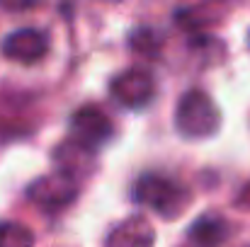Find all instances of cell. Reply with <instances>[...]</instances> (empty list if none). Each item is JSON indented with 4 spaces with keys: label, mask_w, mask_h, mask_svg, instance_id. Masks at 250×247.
Here are the masks:
<instances>
[{
    "label": "cell",
    "mask_w": 250,
    "mask_h": 247,
    "mask_svg": "<svg viewBox=\"0 0 250 247\" xmlns=\"http://www.w3.org/2000/svg\"><path fill=\"white\" fill-rule=\"evenodd\" d=\"M219 124H221V112L204 90L194 87L180 97L177 109H175V126L182 136L207 138L216 133Z\"/></svg>",
    "instance_id": "7a4b0ae2"
},
{
    "label": "cell",
    "mask_w": 250,
    "mask_h": 247,
    "mask_svg": "<svg viewBox=\"0 0 250 247\" xmlns=\"http://www.w3.org/2000/svg\"><path fill=\"white\" fill-rule=\"evenodd\" d=\"M46 51H49V39L42 29H34V27H22L7 34L2 41V54L20 63H34Z\"/></svg>",
    "instance_id": "8992f818"
},
{
    "label": "cell",
    "mask_w": 250,
    "mask_h": 247,
    "mask_svg": "<svg viewBox=\"0 0 250 247\" xmlns=\"http://www.w3.org/2000/svg\"><path fill=\"white\" fill-rule=\"evenodd\" d=\"M229 235V228L221 218L214 216H202L192 223L189 228V238L199 247H219Z\"/></svg>",
    "instance_id": "ba28073f"
},
{
    "label": "cell",
    "mask_w": 250,
    "mask_h": 247,
    "mask_svg": "<svg viewBox=\"0 0 250 247\" xmlns=\"http://www.w3.org/2000/svg\"><path fill=\"white\" fill-rule=\"evenodd\" d=\"M153 243L156 230L151 221L144 216H129L109 230L104 247H153Z\"/></svg>",
    "instance_id": "52a82bcc"
},
{
    "label": "cell",
    "mask_w": 250,
    "mask_h": 247,
    "mask_svg": "<svg viewBox=\"0 0 250 247\" xmlns=\"http://www.w3.org/2000/svg\"><path fill=\"white\" fill-rule=\"evenodd\" d=\"M76 196H78V182H76V177H71L66 172L44 174L37 182H32L27 189V199L46 211H59V209L73 204Z\"/></svg>",
    "instance_id": "3957f363"
},
{
    "label": "cell",
    "mask_w": 250,
    "mask_h": 247,
    "mask_svg": "<svg viewBox=\"0 0 250 247\" xmlns=\"http://www.w3.org/2000/svg\"><path fill=\"white\" fill-rule=\"evenodd\" d=\"M71 133L85 151H95L112 138V121L97 104H83L71 116Z\"/></svg>",
    "instance_id": "277c9868"
},
{
    "label": "cell",
    "mask_w": 250,
    "mask_h": 247,
    "mask_svg": "<svg viewBox=\"0 0 250 247\" xmlns=\"http://www.w3.org/2000/svg\"><path fill=\"white\" fill-rule=\"evenodd\" d=\"M248 41H250V39H248Z\"/></svg>",
    "instance_id": "7c38bea8"
},
{
    "label": "cell",
    "mask_w": 250,
    "mask_h": 247,
    "mask_svg": "<svg viewBox=\"0 0 250 247\" xmlns=\"http://www.w3.org/2000/svg\"><path fill=\"white\" fill-rule=\"evenodd\" d=\"M0 247H34V233L15 221L0 223Z\"/></svg>",
    "instance_id": "9c48e42d"
},
{
    "label": "cell",
    "mask_w": 250,
    "mask_h": 247,
    "mask_svg": "<svg viewBox=\"0 0 250 247\" xmlns=\"http://www.w3.org/2000/svg\"><path fill=\"white\" fill-rule=\"evenodd\" d=\"M129 46L144 56H153L161 49V37L151 29V27H139L131 37H129Z\"/></svg>",
    "instance_id": "30bf717a"
},
{
    "label": "cell",
    "mask_w": 250,
    "mask_h": 247,
    "mask_svg": "<svg viewBox=\"0 0 250 247\" xmlns=\"http://www.w3.org/2000/svg\"><path fill=\"white\" fill-rule=\"evenodd\" d=\"M153 78L141 71V68H129V71H122L112 85H109V92L112 97L122 104V107H129V109H139L144 104L151 102L153 97Z\"/></svg>",
    "instance_id": "5b68a950"
},
{
    "label": "cell",
    "mask_w": 250,
    "mask_h": 247,
    "mask_svg": "<svg viewBox=\"0 0 250 247\" xmlns=\"http://www.w3.org/2000/svg\"><path fill=\"white\" fill-rule=\"evenodd\" d=\"M238 201H241L243 206H250V187H248V189H246V191H243V196H241Z\"/></svg>",
    "instance_id": "8fae6325"
},
{
    "label": "cell",
    "mask_w": 250,
    "mask_h": 247,
    "mask_svg": "<svg viewBox=\"0 0 250 247\" xmlns=\"http://www.w3.org/2000/svg\"><path fill=\"white\" fill-rule=\"evenodd\" d=\"M134 199L141 206L156 211L163 218H177L192 201L189 191L180 182H175L170 177H163V174H144V177H139L136 187H134Z\"/></svg>",
    "instance_id": "6da1fadb"
}]
</instances>
